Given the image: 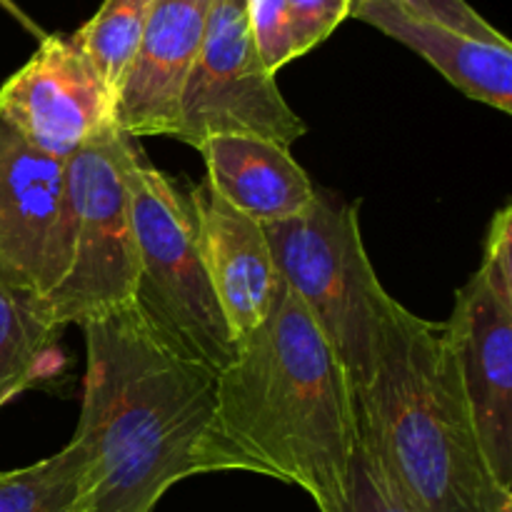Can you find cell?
I'll return each instance as SVG.
<instances>
[{"instance_id":"7402d4cb","label":"cell","mask_w":512,"mask_h":512,"mask_svg":"<svg viewBox=\"0 0 512 512\" xmlns=\"http://www.w3.org/2000/svg\"><path fill=\"white\" fill-rule=\"evenodd\" d=\"M400 3L408 10H413L415 15H420V18L435 20V23L448 25V28L460 30L465 35H473V38L490 40V43L508 40L468 0H400Z\"/></svg>"},{"instance_id":"e0dca14e","label":"cell","mask_w":512,"mask_h":512,"mask_svg":"<svg viewBox=\"0 0 512 512\" xmlns=\"http://www.w3.org/2000/svg\"><path fill=\"white\" fill-rule=\"evenodd\" d=\"M153 3L155 0H103L98 13L70 35L115 95V103L138 53Z\"/></svg>"},{"instance_id":"7c38bea8","label":"cell","mask_w":512,"mask_h":512,"mask_svg":"<svg viewBox=\"0 0 512 512\" xmlns=\"http://www.w3.org/2000/svg\"><path fill=\"white\" fill-rule=\"evenodd\" d=\"M213 0H155L115 103L120 133L173 138Z\"/></svg>"},{"instance_id":"5bb4252c","label":"cell","mask_w":512,"mask_h":512,"mask_svg":"<svg viewBox=\"0 0 512 512\" xmlns=\"http://www.w3.org/2000/svg\"><path fill=\"white\" fill-rule=\"evenodd\" d=\"M210 188L238 213L275 225L310 208L318 185L293 158V148L253 135H215L195 145Z\"/></svg>"},{"instance_id":"5b68a950","label":"cell","mask_w":512,"mask_h":512,"mask_svg":"<svg viewBox=\"0 0 512 512\" xmlns=\"http://www.w3.org/2000/svg\"><path fill=\"white\" fill-rule=\"evenodd\" d=\"M360 203L318 188L310 208L263 225L280 280L298 295L353 383H368L393 295L378 280L360 233Z\"/></svg>"},{"instance_id":"277c9868","label":"cell","mask_w":512,"mask_h":512,"mask_svg":"<svg viewBox=\"0 0 512 512\" xmlns=\"http://www.w3.org/2000/svg\"><path fill=\"white\" fill-rule=\"evenodd\" d=\"M123 170L138 248L135 310L168 348L220 373L233 360L235 343L195 243L188 195L130 135Z\"/></svg>"},{"instance_id":"4fadbf2b","label":"cell","mask_w":512,"mask_h":512,"mask_svg":"<svg viewBox=\"0 0 512 512\" xmlns=\"http://www.w3.org/2000/svg\"><path fill=\"white\" fill-rule=\"evenodd\" d=\"M350 18L373 25L388 38L428 60L450 85L470 100L512 113V43H490L420 18L400 0H363Z\"/></svg>"},{"instance_id":"603a6c76","label":"cell","mask_w":512,"mask_h":512,"mask_svg":"<svg viewBox=\"0 0 512 512\" xmlns=\"http://www.w3.org/2000/svg\"><path fill=\"white\" fill-rule=\"evenodd\" d=\"M0 5H3V8L8 10V13H13V15H15V20H20V23H23L25 28H28V30H33V33H38L40 38H43V33H40V30H38V25H35L33 20H28V18H25V13H20V10L15 8V3H10V0H0Z\"/></svg>"},{"instance_id":"30bf717a","label":"cell","mask_w":512,"mask_h":512,"mask_svg":"<svg viewBox=\"0 0 512 512\" xmlns=\"http://www.w3.org/2000/svg\"><path fill=\"white\" fill-rule=\"evenodd\" d=\"M443 330L490 473L512 493V305L473 273Z\"/></svg>"},{"instance_id":"8992f818","label":"cell","mask_w":512,"mask_h":512,"mask_svg":"<svg viewBox=\"0 0 512 512\" xmlns=\"http://www.w3.org/2000/svg\"><path fill=\"white\" fill-rule=\"evenodd\" d=\"M123 150L125 133L118 130L65 160L68 268L63 280L40 298L58 328L85 325L133 305L138 248Z\"/></svg>"},{"instance_id":"52a82bcc","label":"cell","mask_w":512,"mask_h":512,"mask_svg":"<svg viewBox=\"0 0 512 512\" xmlns=\"http://www.w3.org/2000/svg\"><path fill=\"white\" fill-rule=\"evenodd\" d=\"M305 130L255 53L245 0H213L173 138L195 148L215 135H253L293 148Z\"/></svg>"},{"instance_id":"ac0fdd59","label":"cell","mask_w":512,"mask_h":512,"mask_svg":"<svg viewBox=\"0 0 512 512\" xmlns=\"http://www.w3.org/2000/svg\"><path fill=\"white\" fill-rule=\"evenodd\" d=\"M245 15L260 63L270 75H278L280 68L298 58L285 0H245Z\"/></svg>"},{"instance_id":"9a60e30c","label":"cell","mask_w":512,"mask_h":512,"mask_svg":"<svg viewBox=\"0 0 512 512\" xmlns=\"http://www.w3.org/2000/svg\"><path fill=\"white\" fill-rule=\"evenodd\" d=\"M40 295L0 283V410L58 373V338Z\"/></svg>"},{"instance_id":"8fae6325","label":"cell","mask_w":512,"mask_h":512,"mask_svg":"<svg viewBox=\"0 0 512 512\" xmlns=\"http://www.w3.org/2000/svg\"><path fill=\"white\" fill-rule=\"evenodd\" d=\"M195 243L233 343L253 333L273 310L280 293L265 228L230 208L208 180L188 193Z\"/></svg>"},{"instance_id":"ffe728a7","label":"cell","mask_w":512,"mask_h":512,"mask_svg":"<svg viewBox=\"0 0 512 512\" xmlns=\"http://www.w3.org/2000/svg\"><path fill=\"white\" fill-rule=\"evenodd\" d=\"M500 300L512 305V205L505 203L490 220L480 268L475 270Z\"/></svg>"},{"instance_id":"ba28073f","label":"cell","mask_w":512,"mask_h":512,"mask_svg":"<svg viewBox=\"0 0 512 512\" xmlns=\"http://www.w3.org/2000/svg\"><path fill=\"white\" fill-rule=\"evenodd\" d=\"M0 120L30 148L65 160L118 133L115 95L70 35H43L0 85Z\"/></svg>"},{"instance_id":"44dd1931","label":"cell","mask_w":512,"mask_h":512,"mask_svg":"<svg viewBox=\"0 0 512 512\" xmlns=\"http://www.w3.org/2000/svg\"><path fill=\"white\" fill-rule=\"evenodd\" d=\"M343 512H408L390 493L383 475L375 468L373 458L363 448V443L358 445V453H355L348 500H345Z\"/></svg>"},{"instance_id":"2e32d148","label":"cell","mask_w":512,"mask_h":512,"mask_svg":"<svg viewBox=\"0 0 512 512\" xmlns=\"http://www.w3.org/2000/svg\"><path fill=\"white\" fill-rule=\"evenodd\" d=\"M0 512H90L83 448L70 440L28 468L0 470Z\"/></svg>"},{"instance_id":"cb8c5ba5","label":"cell","mask_w":512,"mask_h":512,"mask_svg":"<svg viewBox=\"0 0 512 512\" xmlns=\"http://www.w3.org/2000/svg\"><path fill=\"white\" fill-rule=\"evenodd\" d=\"M500 512H512V503H510V505H505V508L500 510Z\"/></svg>"},{"instance_id":"d6986e66","label":"cell","mask_w":512,"mask_h":512,"mask_svg":"<svg viewBox=\"0 0 512 512\" xmlns=\"http://www.w3.org/2000/svg\"><path fill=\"white\" fill-rule=\"evenodd\" d=\"M285 8L293 25L298 58H303L350 18L353 0H285Z\"/></svg>"},{"instance_id":"3957f363","label":"cell","mask_w":512,"mask_h":512,"mask_svg":"<svg viewBox=\"0 0 512 512\" xmlns=\"http://www.w3.org/2000/svg\"><path fill=\"white\" fill-rule=\"evenodd\" d=\"M360 443L408 512H500L443 323L393 300L358 398Z\"/></svg>"},{"instance_id":"7a4b0ae2","label":"cell","mask_w":512,"mask_h":512,"mask_svg":"<svg viewBox=\"0 0 512 512\" xmlns=\"http://www.w3.org/2000/svg\"><path fill=\"white\" fill-rule=\"evenodd\" d=\"M218 415L258 475L343 512L360 445L358 403L340 358L298 295L280 285L263 325L218 373Z\"/></svg>"},{"instance_id":"6da1fadb","label":"cell","mask_w":512,"mask_h":512,"mask_svg":"<svg viewBox=\"0 0 512 512\" xmlns=\"http://www.w3.org/2000/svg\"><path fill=\"white\" fill-rule=\"evenodd\" d=\"M80 328L85 380L73 440L88 465L90 512H153L193 475H258L223 433L215 370L168 348L135 305Z\"/></svg>"},{"instance_id":"9c48e42d","label":"cell","mask_w":512,"mask_h":512,"mask_svg":"<svg viewBox=\"0 0 512 512\" xmlns=\"http://www.w3.org/2000/svg\"><path fill=\"white\" fill-rule=\"evenodd\" d=\"M68 268L65 163L0 120V283L48 295Z\"/></svg>"},{"instance_id":"d4e9b609","label":"cell","mask_w":512,"mask_h":512,"mask_svg":"<svg viewBox=\"0 0 512 512\" xmlns=\"http://www.w3.org/2000/svg\"><path fill=\"white\" fill-rule=\"evenodd\" d=\"M358 3H363V0H353V5H358ZM350 10H353V8H350Z\"/></svg>"}]
</instances>
